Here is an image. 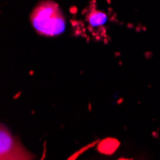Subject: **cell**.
Segmentation results:
<instances>
[{
	"label": "cell",
	"mask_w": 160,
	"mask_h": 160,
	"mask_svg": "<svg viewBox=\"0 0 160 160\" xmlns=\"http://www.w3.org/2000/svg\"><path fill=\"white\" fill-rule=\"evenodd\" d=\"M32 24L36 31L45 36H58L65 29V21L55 3H42L32 13Z\"/></svg>",
	"instance_id": "1"
},
{
	"label": "cell",
	"mask_w": 160,
	"mask_h": 160,
	"mask_svg": "<svg viewBox=\"0 0 160 160\" xmlns=\"http://www.w3.org/2000/svg\"><path fill=\"white\" fill-rule=\"evenodd\" d=\"M0 160H33L34 155L27 152L2 125L0 132Z\"/></svg>",
	"instance_id": "2"
},
{
	"label": "cell",
	"mask_w": 160,
	"mask_h": 160,
	"mask_svg": "<svg viewBox=\"0 0 160 160\" xmlns=\"http://www.w3.org/2000/svg\"><path fill=\"white\" fill-rule=\"evenodd\" d=\"M107 21V16L100 11L92 12L88 17V22L93 27H100L103 26Z\"/></svg>",
	"instance_id": "3"
}]
</instances>
